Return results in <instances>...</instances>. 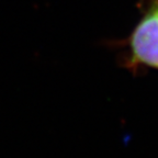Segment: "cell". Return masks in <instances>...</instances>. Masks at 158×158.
Wrapping results in <instances>:
<instances>
[{
	"instance_id": "obj_1",
	"label": "cell",
	"mask_w": 158,
	"mask_h": 158,
	"mask_svg": "<svg viewBox=\"0 0 158 158\" xmlns=\"http://www.w3.org/2000/svg\"><path fill=\"white\" fill-rule=\"evenodd\" d=\"M142 18L126 40L124 65L132 72L158 69V0H141Z\"/></svg>"
}]
</instances>
